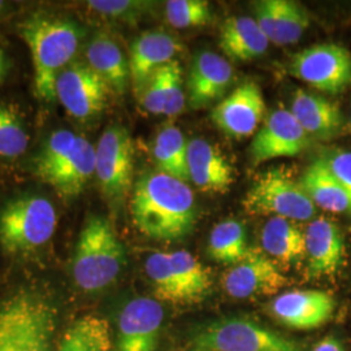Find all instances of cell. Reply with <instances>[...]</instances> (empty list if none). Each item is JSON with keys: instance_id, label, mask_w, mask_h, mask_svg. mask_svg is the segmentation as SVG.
I'll return each mask as SVG.
<instances>
[{"instance_id": "cell-32", "label": "cell", "mask_w": 351, "mask_h": 351, "mask_svg": "<svg viewBox=\"0 0 351 351\" xmlns=\"http://www.w3.org/2000/svg\"><path fill=\"white\" fill-rule=\"evenodd\" d=\"M78 136L71 130L60 129L46 139L45 145L34 159V173L43 180L46 176L63 163L69 152L73 150Z\"/></svg>"}, {"instance_id": "cell-38", "label": "cell", "mask_w": 351, "mask_h": 351, "mask_svg": "<svg viewBox=\"0 0 351 351\" xmlns=\"http://www.w3.org/2000/svg\"><path fill=\"white\" fill-rule=\"evenodd\" d=\"M255 21L262 29L265 37L269 42H275L277 25H278V13H280V0H262L255 3Z\"/></svg>"}, {"instance_id": "cell-4", "label": "cell", "mask_w": 351, "mask_h": 351, "mask_svg": "<svg viewBox=\"0 0 351 351\" xmlns=\"http://www.w3.org/2000/svg\"><path fill=\"white\" fill-rule=\"evenodd\" d=\"M56 315L50 302L19 293L0 307V351H52Z\"/></svg>"}, {"instance_id": "cell-11", "label": "cell", "mask_w": 351, "mask_h": 351, "mask_svg": "<svg viewBox=\"0 0 351 351\" xmlns=\"http://www.w3.org/2000/svg\"><path fill=\"white\" fill-rule=\"evenodd\" d=\"M160 302L137 297L123 306L117 319L114 351H156L163 328Z\"/></svg>"}, {"instance_id": "cell-5", "label": "cell", "mask_w": 351, "mask_h": 351, "mask_svg": "<svg viewBox=\"0 0 351 351\" xmlns=\"http://www.w3.org/2000/svg\"><path fill=\"white\" fill-rule=\"evenodd\" d=\"M190 343L207 351H303L304 343L246 317H220L197 328Z\"/></svg>"}, {"instance_id": "cell-21", "label": "cell", "mask_w": 351, "mask_h": 351, "mask_svg": "<svg viewBox=\"0 0 351 351\" xmlns=\"http://www.w3.org/2000/svg\"><path fill=\"white\" fill-rule=\"evenodd\" d=\"M85 63L101 77L116 94H124L130 84L129 59L114 38L106 32L94 34L86 45Z\"/></svg>"}, {"instance_id": "cell-39", "label": "cell", "mask_w": 351, "mask_h": 351, "mask_svg": "<svg viewBox=\"0 0 351 351\" xmlns=\"http://www.w3.org/2000/svg\"><path fill=\"white\" fill-rule=\"evenodd\" d=\"M324 160L351 201V151H333Z\"/></svg>"}, {"instance_id": "cell-3", "label": "cell", "mask_w": 351, "mask_h": 351, "mask_svg": "<svg viewBox=\"0 0 351 351\" xmlns=\"http://www.w3.org/2000/svg\"><path fill=\"white\" fill-rule=\"evenodd\" d=\"M125 264V247L111 221L98 215L88 216L72 259L75 285L86 293L103 291L117 281Z\"/></svg>"}, {"instance_id": "cell-44", "label": "cell", "mask_w": 351, "mask_h": 351, "mask_svg": "<svg viewBox=\"0 0 351 351\" xmlns=\"http://www.w3.org/2000/svg\"><path fill=\"white\" fill-rule=\"evenodd\" d=\"M350 125H351V117H350Z\"/></svg>"}, {"instance_id": "cell-20", "label": "cell", "mask_w": 351, "mask_h": 351, "mask_svg": "<svg viewBox=\"0 0 351 351\" xmlns=\"http://www.w3.org/2000/svg\"><path fill=\"white\" fill-rule=\"evenodd\" d=\"M95 176V146L88 138L78 136L73 150L63 163L43 178L60 197H78Z\"/></svg>"}, {"instance_id": "cell-29", "label": "cell", "mask_w": 351, "mask_h": 351, "mask_svg": "<svg viewBox=\"0 0 351 351\" xmlns=\"http://www.w3.org/2000/svg\"><path fill=\"white\" fill-rule=\"evenodd\" d=\"M168 256L184 290L186 303L203 301L213 289L211 271L189 251H172L168 252Z\"/></svg>"}, {"instance_id": "cell-25", "label": "cell", "mask_w": 351, "mask_h": 351, "mask_svg": "<svg viewBox=\"0 0 351 351\" xmlns=\"http://www.w3.org/2000/svg\"><path fill=\"white\" fill-rule=\"evenodd\" d=\"M264 251L280 263L294 264L306 256L304 232L293 220L272 216L263 228Z\"/></svg>"}, {"instance_id": "cell-34", "label": "cell", "mask_w": 351, "mask_h": 351, "mask_svg": "<svg viewBox=\"0 0 351 351\" xmlns=\"http://www.w3.org/2000/svg\"><path fill=\"white\" fill-rule=\"evenodd\" d=\"M165 17L177 29H189L210 24L213 13L206 0H169L165 3Z\"/></svg>"}, {"instance_id": "cell-16", "label": "cell", "mask_w": 351, "mask_h": 351, "mask_svg": "<svg viewBox=\"0 0 351 351\" xmlns=\"http://www.w3.org/2000/svg\"><path fill=\"white\" fill-rule=\"evenodd\" d=\"M181 50V42L163 30H147L139 34L133 40L128 58L134 94L138 97L151 75L165 64L173 62Z\"/></svg>"}, {"instance_id": "cell-13", "label": "cell", "mask_w": 351, "mask_h": 351, "mask_svg": "<svg viewBox=\"0 0 351 351\" xmlns=\"http://www.w3.org/2000/svg\"><path fill=\"white\" fill-rule=\"evenodd\" d=\"M287 282V277L280 272L276 263L255 250H251L243 261L229 268L223 276L226 294L236 300L276 294Z\"/></svg>"}, {"instance_id": "cell-23", "label": "cell", "mask_w": 351, "mask_h": 351, "mask_svg": "<svg viewBox=\"0 0 351 351\" xmlns=\"http://www.w3.org/2000/svg\"><path fill=\"white\" fill-rule=\"evenodd\" d=\"M265 37L255 19L237 16L226 19L220 32V49L230 60L250 62L268 50Z\"/></svg>"}, {"instance_id": "cell-31", "label": "cell", "mask_w": 351, "mask_h": 351, "mask_svg": "<svg viewBox=\"0 0 351 351\" xmlns=\"http://www.w3.org/2000/svg\"><path fill=\"white\" fill-rule=\"evenodd\" d=\"M29 133L25 119L17 104L0 101V156L16 159L25 154Z\"/></svg>"}, {"instance_id": "cell-41", "label": "cell", "mask_w": 351, "mask_h": 351, "mask_svg": "<svg viewBox=\"0 0 351 351\" xmlns=\"http://www.w3.org/2000/svg\"><path fill=\"white\" fill-rule=\"evenodd\" d=\"M11 71V60L5 51L0 47V84L5 80L7 75Z\"/></svg>"}, {"instance_id": "cell-33", "label": "cell", "mask_w": 351, "mask_h": 351, "mask_svg": "<svg viewBox=\"0 0 351 351\" xmlns=\"http://www.w3.org/2000/svg\"><path fill=\"white\" fill-rule=\"evenodd\" d=\"M311 24L308 11L298 1L280 0V13L275 45L287 46L297 43Z\"/></svg>"}, {"instance_id": "cell-42", "label": "cell", "mask_w": 351, "mask_h": 351, "mask_svg": "<svg viewBox=\"0 0 351 351\" xmlns=\"http://www.w3.org/2000/svg\"><path fill=\"white\" fill-rule=\"evenodd\" d=\"M3 8H4V1H1V0H0V12H1V10H3Z\"/></svg>"}, {"instance_id": "cell-35", "label": "cell", "mask_w": 351, "mask_h": 351, "mask_svg": "<svg viewBox=\"0 0 351 351\" xmlns=\"http://www.w3.org/2000/svg\"><path fill=\"white\" fill-rule=\"evenodd\" d=\"M155 5L152 1L142 0H90L86 7L103 19L117 23L136 24Z\"/></svg>"}, {"instance_id": "cell-37", "label": "cell", "mask_w": 351, "mask_h": 351, "mask_svg": "<svg viewBox=\"0 0 351 351\" xmlns=\"http://www.w3.org/2000/svg\"><path fill=\"white\" fill-rule=\"evenodd\" d=\"M142 107L152 114H162L164 112V77L162 68H159L151 75L145 86L138 94Z\"/></svg>"}, {"instance_id": "cell-8", "label": "cell", "mask_w": 351, "mask_h": 351, "mask_svg": "<svg viewBox=\"0 0 351 351\" xmlns=\"http://www.w3.org/2000/svg\"><path fill=\"white\" fill-rule=\"evenodd\" d=\"M95 176L101 194L113 203L133 189L134 145L124 126H108L95 146Z\"/></svg>"}, {"instance_id": "cell-6", "label": "cell", "mask_w": 351, "mask_h": 351, "mask_svg": "<svg viewBox=\"0 0 351 351\" xmlns=\"http://www.w3.org/2000/svg\"><path fill=\"white\" fill-rule=\"evenodd\" d=\"M58 226V213L45 197L25 194L0 211V245L8 254H29L45 246Z\"/></svg>"}, {"instance_id": "cell-9", "label": "cell", "mask_w": 351, "mask_h": 351, "mask_svg": "<svg viewBox=\"0 0 351 351\" xmlns=\"http://www.w3.org/2000/svg\"><path fill=\"white\" fill-rule=\"evenodd\" d=\"M289 73L328 94L351 86V52L337 43H319L294 53Z\"/></svg>"}, {"instance_id": "cell-24", "label": "cell", "mask_w": 351, "mask_h": 351, "mask_svg": "<svg viewBox=\"0 0 351 351\" xmlns=\"http://www.w3.org/2000/svg\"><path fill=\"white\" fill-rule=\"evenodd\" d=\"M300 182L315 206L329 213H349L351 215L350 198L336 177L332 175L324 158L316 159L304 171Z\"/></svg>"}, {"instance_id": "cell-17", "label": "cell", "mask_w": 351, "mask_h": 351, "mask_svg": "<svg viewBox=\"0 0 351 351\" xmlns=\"http://www.w3.org/2000/svg\"><path fill=\"white\" fill-rule=\"evenodd\" d=\"M233 80V68L228 60L211 51L195 55L188 77L189 104L204 108L226 95Z\"/></svg>"}, {"instance_id": "cell-18", "label": "cell", "mask_w": 351, "mask_h": 351, "mask_svg": "<svg viewBox=\"0 0 351 351\" xmlns=\"http://www.w3.org/2000/svg\"><path fill=\"white\" fill-rule=\"evenodd\" d=\"M304 236L310 276L337 274L345 259V241L339 226L326 217H319L308 224Z\"/></svg>"}, {"instance_id": "cell-26", "label": "cell", "mask_w": 351, "mask_h": 351, "mask_svg": "<svg viewBox=\"0 0 351 351\" xmlns=\"http://www.w3.org/2000/svg\"><path fill=\"white\" fill-rule=\"evenodd\" d=\"M188 142L180 128L164 125L152 143V156L159 172L189 182Z\"/></svg>"}, {"instance_id": "cell-7", "label": "cell", "mask_w": 351, "mask_h": 351, "mask_svg": "<svg viewBox=\"0 0 351 351\" xmlns=\"http://www.w3.org/2000/svg\"><path fill=\"white\" fill-rule=\"evenodd\" d=\"M249 215H274L293 221H308L316 206L306 190L285 167H276L259 176L242 202Z\"/></svg>"}, {"instance_id": "cell-40", "label": "cell", "mask_w": 351, "mask_h": 351, "mask_svg": "<svg viewBox=\"0 0 351 351\" xmlns=\"http://www.w3.org/2000/svg\"><path fill=\"white\" fill-rule=\"evenodd\" d=\"M311 351H345L343 345L335 336H328L322 339Z\"/></svg>"}, {"instance_id": "cell-36", "label": "cell", "mask_w": 351, "mask_h": 351, "mask_svg": "<svg viewBox=\"0 0 351 351\" xmlns=\"http://www.w3.org/2000/svg\"><path fill=\"white\" fill-rule=\"evenodd\" d=\"M164 77V112L165 116L173 117L182 112L185 107L184 93V73L182 66L177 60L162 66Z\"/></svg>"}, {"instance_id": "cell-1", "label": "cell", "mask_w": 351, "mask_h": 351, "mask_svg": "<svg viewBox=\"0 0 351 351\" xmlns=\"http://www.w3.org/2000/svg\"><path fill=\"white\" fill-rule=\"evenodd\" d=\"M129 210L139 232L158 241L185 239L197 223L195 199L188 184L159 171L139 177Z\"/></svg>"}, {"instance_id": "cell-43", "label": "cell", "mask_w": 351, "mask_h": 351, "mask_svg": "<svg viewBox=\"0 0 351 351\" xmlns=\"http://www.w3.org/2000/svg\"><path fill=\"white\" fill-rule=\"evenodd\" d=\"M191 351H207V350H201V349H193Z\"/></svg>"}, {"instance_id": "cell-28", "label": "cell", "mask_w": 351, "mask_h": 351, "mask_svg": "<svg viewBox=\"0 0 351 351\" xmlns=\"http://www.w3.org/2000/svg\"><path fill=\"white\" fill-rule=\"evenodd\" d=\"M250 251L247 232L241 221L229 219L213 226L207 252L215 262L234 265L243 261Z\"/></svg>"}, {"instance_id": "cell-30", "label": "cell", "mask_w": 351, "mask_h": 351, "mask_svg": "<svg viewBox=\"0 0 351 351\" xmlns=\"http://www.w3.org/2000/svg\"><path fill=\"white\" fill-rule=\"evenodd\" d=\"M145 271L150 280L156 301L168 302L172 304H188L171 264L168 252H152L146 259Z\"/></svg>"}, {"instance_id": "cell-10", "label": "cell", "mask_w": 351, "mask_h": 351, "mask_svg": "<svg viewBox=\"0 0 351 351\" xmlns=\"http://www.w3.org/2000/svg\"><path fill=\"white\" fill-rule=\"evenodd\" d=\"M56 99L78 120H88L104 110L111 88L85 62L69 64L55 85Z\"/></svg>"}, {"instance_id": "cell-22", "label": "cell", "mask_w": 351, "mask_h": 351, "mask_svg": "<svg viewBox=\"0 0 351 351\" xmlns=\"http://www.w3.org/2000/svg\"><path fill=\"white\" fill-rule=\"evenodd\" d=\"M290 112L310 138H333L343 125V116L337 103L303 90L294 94Z\"/></svg>"}, {"instance_id": "cell-14", "label": "cell", "mask_w": 351, "mask_h": 351, "mask_svg": "<svg viewBox=\"0 0 351 351\" xmlns=\"http://www.w3.org/2000/svg\"><path fill=\"white\" fill-rule=\"evenodd\" d=\"M265 112L261 88L255 82H245L234 88L213 110V121L226 136L246 138L255 133Z\"/></svg>"}, {"instance_id": "cell-12", "label": "cell", "mask_w": 351, "mask_h": 351, "mask_svg": "<svg viewBox=\"0 0 351 351\" xmlns=\"http://www.w3.org/2000/svg\"><path fill=\"white\" fill-rule=\"evenodd\" d=\"M310 139L293 113L280 108L269 114L252 139L251 160L261 164L277 158L295 156L307 149Z\"/></svg>"}, {"instance_id": "cell-2", "label": "cell", "mask_w": 351, "mask_h": 351, "mask_svg": "<svg viewBox=\"0 0 351 351\" xmlns=\"http://www.w3.org/2000/svg\"><path fill=\"white\" fill-rule=\"evenodd\" d=\"M19 32L32 53L38 98L43 101L56 99V80L75 62L85 30L68 17L34 13L19 24Z\"/></svg>"}, {"instance_id": "cell-19", "label": "cell", "mask_w": 351, "mask_h": 351, "mask_svg": "<svg viewBox=\"0 0 351 351\" xmlns=\"http://www.w3.org/2000/svg\"><path fill=\"white\" fill-rule=\"evenodd\" d=\"M188 171L190 182L206 193H226L234 181L226 155L203 138L188 142Z\"/></svg>"}, {"instance_id": "cell-27", "label": "cell", "mask_w": 351, "mask_h": 351, "mask_svg": "<svg viewBox=\"0 0 351 351\" xmlns=\"http://www.w3.org/2000/svg\"><path fill=\"white\" fill-rule=\"evenodd\" d=\"M111 328L106 319L86 315L64 332L55 351H112Z\"/></svg>"}, {"instance_id": "cell-15", "label": "cell", "mask_w": 351, "mask_h": 351, "mask_svg": "<svg viewBox=\"0 0 351 351\" xmlns=\"http://www.w3.org/2000/svg\"><path fill=\"white\" fill-rule=\"evenodd\" d=\"M335 300L320 290H293L277 295L269 303V314L282 326L311 330L324 326L335 311Z\"/></svg>"}]
</instances>
